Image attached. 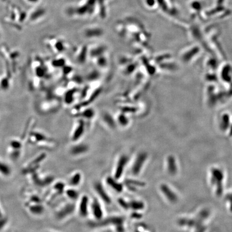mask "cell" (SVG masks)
Returning <instances> with one entry per match:
<instances>
[{"label": "cell", "mask_w": 232, "mask_h": 232, "mask_svg": "<svg viewBox=\"0 0 232 232\" xmlns=\"http://www.w3.org/2000/svg\"><path fill=\"white\" fill-rule=\"evenodd\" d=\"M92 226L96 228L112 227L116 232H125V219L122 216H111L104 218L102 220L94 221Z\"/></svg>", "instance_id": "6da1fadb"}, {"label": "cell", "mask_w": 232, "mask_h": 232, "mask_svg": "<svg viewBox=\"0 0 232 232\" xmlns=\"http://www.w3.org/2000/svg\"><path fill=\"white\" fill-rule=\"evenodd\" d=\"M129 162V158L126 154H122L118 157L112 175L116 179L120 180L122 178Z\"/></svg>", "instance_id": "7a4b0ae2"}, {"label": "cell", "mask_w": 232, "mask_h": 232, "mask_svg": "<svg viewBox=\"0 0 232 232\" xmlns=\"http://www.w3.org/2000/svg\"><path fill=\"white\" fill-rule=\"evenodd\" d=\"M31 181L35 185L41 187H45L52 183L54 181V177L51 175H45L38 173L37 171L32 172L29 175Z\"/></svg>", "instance_id": "3957f363"}, {"label": "cell", "mask_w": 232, "mask_h": 232, "mask_svg": "<svg viewBox=\"0 0 232 232\" xmlns=\"http://www.w3.org/2000/svg\"><path fill=\"white\" fill-rule=\"evenodd\" d=\"M75 210V206L73 203H68L62 205L55 212V216L57 220L60 221H64L72 216Z\"/></svg>", "instance_id": "277c9868"}, {"label": "cell", "mask_w": 232, "mask_h": 232, "mask_svg": "<svg viewBox=\"0 0 232 232\" xmlns=\"http://www.w3.org/2000/svg\"><path fill=\"white\" fill-rule=\"evenodd\" d=\"M45 158L46 154L43 153L32 160L23 167L22 170V173L24 175H28L37 171L40 168L41 163L45 160Z\"/></svg>", "instance_id": "5b68a950"}, {"label": "cell", "mask_w": 232, "mask_h": 232, "mask_svg": "<svg viewBox=\"0 0 232 232\" xmlns=\"http://www.w3.org/2000/svg\"><path fill=\"white\" fill-rule=\"evenodd\" d=\"M90 213L92 214L95 221L102 220L104 218L103 208L99 200L94 198L90 201Z\"/></svg>", "instance_id": "8992f818"}, {"label": "cell", "mask_w": 232, "mask_h": 232, "mask_svg": "<svg viewBox=\"0 0 232 232\" xmlns=\"http://www.w3.org/2000/svg\"><path fill=\"white\" fill-rule=\"evenodd\" d=\"M94 189L98 198L102 201L103 203L107 205H110L111 204L112 200L110 195L101 182H95L94 184Z\"/></svg>", "instance_id": "52a82bcc"}, {"label": "cell", "mask_w": 232, "mask_h": 232, "mask_svg": "<svg viewBox=\"0 0 232 232\" xmlns=\"http://www.w3.org/2000/svg\"><path fill=\"white\" fill-rule=\"evenodd\" d=\"M90 200L89 197L83 195L79 199V202L77 206V211L79 216L83 218H87L90 213Z\"/></svg>", "instance_id": "ba28073f"}, {"label": "cell", "mask_w": 232, "mask_h": 232, "mask_svg": "<svg viewBox=\"0 0 232 232\" xmlns=\"http://www.w3.org/2000/svg\"><path fill=\"white\" fill-rule=\"evenodd\" d=\"M147 155L144 153L139 154L135 158L132 164L131 170L133 175L137 176L141 173L145 162L146 161Z\"/></svg>", "instance_id": "9c48e42d"}, {"label": "cell", "mask_w": 232, "mask_h": 232, "mask_svg": "<svg viewBox=\"0 0 232 232\" xmlns=\"http://www.w3.org/2000/svg\"><path fill=\"white\" fill-rule=\"evenodd\" d=\"M105 184L114 191L120 193L124 189V184L120 182V180L116 179L112 175H108L105 178Z\"/></svg>", "instance_id": "30bf717a"}, {"label": "cell", "mask_w": 232, "mask_h": 232, "mask_svg": "<svg viewBox=\"0 0 232 232\" xmlns=\"http://www.w3.org/2000/svg\"><path fill=\"white\" fill-rule=\"evenodd\" d=\"M25 208L33 216H41L45 210L43 202H25Z\"/></svg>", "instance_id": "8fae6325"}, {"label": "cell", "mask_w": 232, "mask_h": 232, "mask_svg": "<svg viewBox=\"0 0 232 232\" xmlns=\"http://www.w3.org/2000/svg\"><path fill=\"white\" fill-rule=\"evenodd\" d=\"M89 151L88 146L84 143H80L74 145L70 148V153L74 156H79L85 154Z\"/></svg>", "instance_id": "7c38bea8"}, {"label": "cell", "mask_w": 232, "mask_h": 232, "mask_svg": "<svg viewBox=\"0 0 232 232\" xmlns=\"http://www.w3.org/2000/svg\"><path fill=\"white\" fill-rule=\"evenodd\" d=\"M82 181V175L81 172H74L69 176L68 183L70 187H76L79 186Z\"/></svg>", "instance_id": "4fadbf2b"}, {"label": "cell", "mask_w": 232, "mask_h": 232, "mask_svg": "<svg viewBox=\"0 0 232 232\" xmlns=\"http://www.w3.org/2000/svg\"><path fill=\"white\" fill-rule=\"evenodd\" d=\"M12 174V169L8 163L0 159V176L3 177H9Z\"/></svg>", "instance_id": "5bb4252c"}, {"label": "cell", "mask_w": 232, "mask_h": 232, "mask_svg": "<svg viewBox=\"0 0 232 232\" xmlns=\"http://www.w3.org/2000/svg\"><path fill=\"white\" fill-rule=\"evenodd\" d=\"M123 184L124 185V187H126L130 191H134L135 190H137L136 189L137 187H143V183L137 182L133 179H126L124 183Z\"/></svg>", "instance_id": "9a60e30c"}, {"label": "cell", "mask_w": 232, "mask_h": 232, "mask_svg": "<svg viewBox=\"0 0 232 232\" xmlns=\"http://www.w3.org/2000/svg\"><path fill=\"white\" fill-rule=\"evenodd\" d=\"M64 193L67 198L72 201L78 200L80 197L79 192L76 189H75L74 187H71V188L69 189H66Z\"/></svg>", "instance_id": "2e32d148"}, {"label": "cell", "mask_w": 232, "mask_h": 232, "mask_svg": "<svg viewBox=\"0 0 232 232\" xmlns=\"http://www.w3.org/2000/svg\"><path fill=\"white\" fill-rule=\"evenodd\" d=\"M144 207L142 202L139 200L129 201V209H131L134 211H138L143 210Z\"/></svg>", "instance_id": "e0dca14e"}, {"label": "cell", "mask_w": 232, "mask_h": 232, "mask_svg": "<svg viewBox=\"0 0 232 232\" xmlns=\"http://www.w3.org/2000/svg\"><path fill=\"white\" fill-rule=\"evenodd\" d=\"M118 203L122 209L127 210L129 209V201L123 197H120L118 200Z\"/></svg>", "instance_id": "ac0fdd59"}, {"label": "cell", "mask_w": 232, "mask_h": 232, "mask_svg": "<svg viewBox=\"0 0 232 232\" xmlns=\"http://www.w3.org/2000/svg\"><path fill=\"white\" fill-rule=\"evenodd\" d=\"M3 218H5L4 216V213L3 212L2 209V208L1 207V205H0V219Z\"/></svg>", "instance_id": "d6986e66"}, {"label": "cell", "mask_w": 232, "mask_h": 232, "mask_svg": "<svg viewBox=\"0 0 232 232\" xmlns=\"http://www.w3.org/2000/svg\"><path fill=\"white\" fill-rule=\"evenodd\" d=\"M147 3L149 5H153L154 3V0H147Z\"/></svg>", "instance_id": "ffe728a7"}, {"label": "cell", "mask_w": 232, "mask_h": 232, "mask_svg": "<svg viewBox=\"0 0 232 232\" xmlns=\"http://www.w3.org/2000/svg\"><path fill=\"white\" fill-rule=\"evenodd\" d=\"M193 7L195 9H198L200 8V5L198 3H195L194 4H193Z\"/></svg>", "instance_id": "44dd1931"}, {"label": "cell", "mask_w": 232, "mask_h": 232, "mask_svg": "<svg viewBox=\"0 0 232 232\" xmlns=\"http://www.w3.org/2000/svg\"><path fill=\"white\" fill-rule=\"evenodd\" d=\"M29 1H31V2H36L38 0H29Z\"/></svg>", "instance_id": "7402d4cb"}, {"label": "cell", "mask_w": 232, "mask_h": 232, "mask_svg": "<svg viewBox=\"0 0 232 232\" xmlns=\"http://www.w3.org/2000/svg\"><path fill=\"white\" fill-rule=\"evenodd\" d=\"M52 232V231H49V232Z\"/></svg>", "instance_id": "603a6c76"}]
</instances>
